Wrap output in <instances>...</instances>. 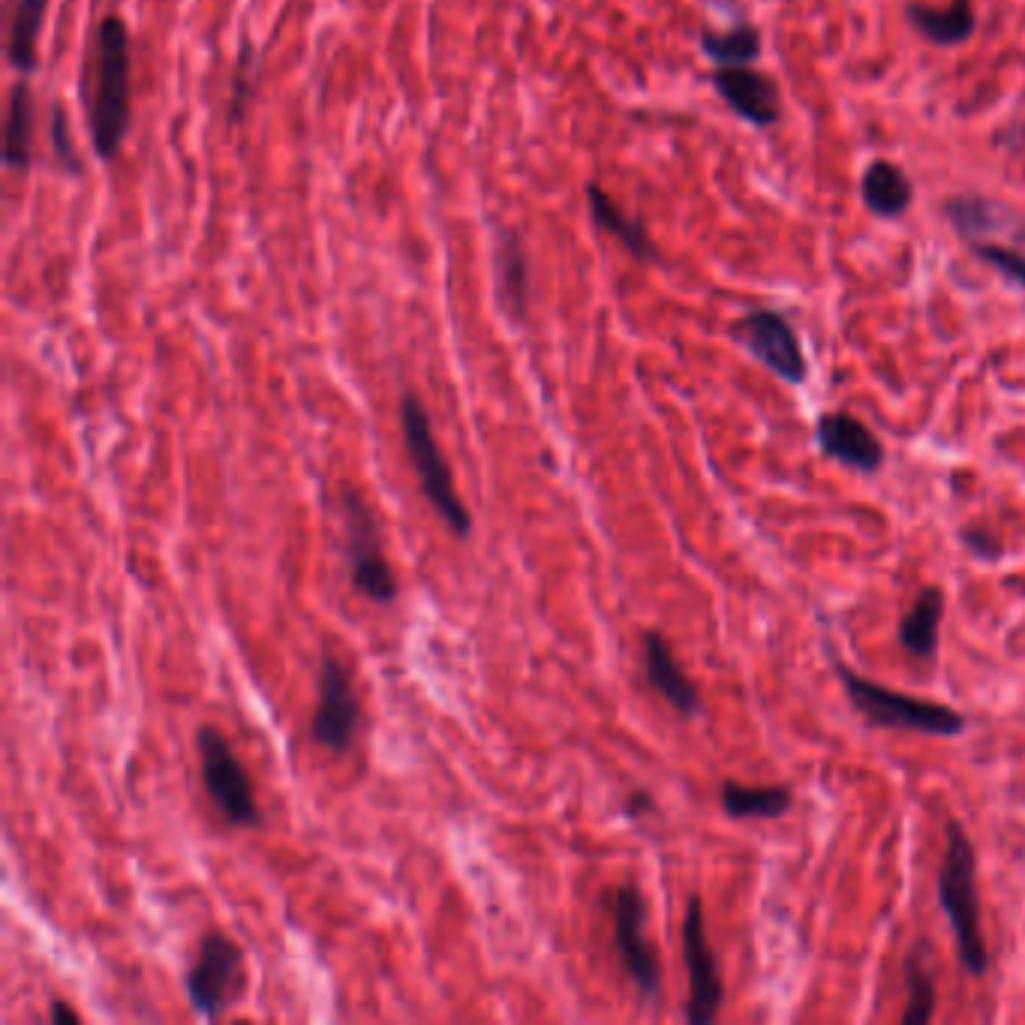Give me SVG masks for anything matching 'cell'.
<instances>
[{"label":"cell","instance_id":"7a4b0ae2","mask_svg":"<svg viewBox=\"0 0 1025 1025\" xmlns=\"http://www.w3.org/2000/svg\"><path fill=\"white\" fill-rule=\"evenodd\" d=\"M397 415H400L403 448H406V457L415 469V478H418L424 499L430 502V508L445 521V527L457 539H466L472 533V515H469V508L463 505V499L454 487V475H451V466H448V460L436 442L427 406L421 403V397L415 391H403Z\"/></svg>","mask_w":1025,"mask_h":1025},{"label":"cell","instance_id":"30bf717a","mask_svg":"<svg viewBox=\"0 0 1025 1025\" xmlns=\"http://www.w3.org/2000/svg\"><path fill=\"white\" fill-rule=\"evenodd\" d=\"M683 962L689 974V1001H686V1019L692 1025H707L719 1016L722 998H725V983L719 974L716 953L707 938V923H704V905L701 896L689 899L686 920H683Z\"/></svg>","mask_w":1025,"mask_h":1025},{"label":"cell","instance_id":"3957f363","mask_svg":"<svg viewBox=\"0 0 1025 1025\" xmlns=\"http://www.w3.org/2000/svg\"><path fill=\"white\" fill-rule=\"evenodd\" d=\"M974 845L965 836L959 821L947 824V848L938 869V902L950 920L956 935V950L971 977H983L989 965L983 926H980V899L974 881Z\"/></svg>","mask_w":1025,"mask_h":1025},{"label":"cell","instance_id":"6da1fadb","mask_svg":"<svg viewBox=\"0 0 1025 1025\" xmlns=\"http://www.w3.org/2000/svg\"><path fill=\"white\" fill-rule=\"evenodd\" d=\"M91 82V145L103 163H112L121 154L133 121V40L121 16H103L94 31Z\"/></svg>","mask_w":1025,"mask_h":1025},{"label":"cell","instance_id":"44dd1931","mask_svg":"<svg viewBox=\"0 0 1025 1025\" xmlns=\"http://www.w3.org/2000/svg\"><path fill=\"white\" fill-rule=\"evenodd\" d=\"M46 10H49V0H19L16 4L7 55H10V64L19 70V76H34V70L40 64L37 49H40Z\"/></svg>","mask_w":1025,"mask_h":1025},{"label":"cell","instance_id":"f546056e","mask_svg":"<svg viewBox=\"0 0 1025 1025\" xmlns=\"http://www.w3.org/2000/svg\"><path fill=\"white\" fill-rule=\"evenodd\" d=\"M626 809H629V815H641V812L650 809V797L638 791V794H632V800L626 803Z\"/></svg>","mask_w":1025,"mask_h":1025},{"label":"cell","instance_id":"5b68a950","mask_svg":"<svg viewBox=\"0 0 1025 1025\" xmlns=\"http://www.w3.org/2000/svg\"><path fill=\"white\" fill-rule=\"evenodd\" d=\"M340 521H343V554L349 563V584L358 596L391 605L397 599V575L382 548V530L367 505L364 493L352 484L340 487Z\"/></svg>","mask_w":1025,"mask_h":1025},{"label":"cell","instance_id":"4fadbf2b","mask_svg":"<svg viewBox=\"0 0 1025 1025\" xmlns=\"http://www.w3.org/2000/svg\"><path fill=\"white\" fill-rule=\"evenodd\" d=\"M719 97L752 127H773L782 115L779 88L770 76L749 67H719L710 76Z\"/></svg>","mask_w":1025,"mask_h":1025},{"label":"cell","instance_id":"f1b7e54d","mask_svg":"<svg viewBox=\"0 0 1025 1025\" xmlns=\"http://www.w3.org/2000/svg\"><path fill=\"white\" fill-rule=\"evenodd\" d=\"M962 539H965V542H968V548H971V551H977L980 557H986V551H983L986 545H998V539H995V536H983V530H977V527H974V530H965V533H962Z\"/></svg>","mask_w":1025,"mask_h":1025},{"label":"cell","instance_id":"e0dca14e","mask_svg":"<svg viewBox=\"0 0 1025 1025\" xmlns=\"http://www.w3.org/2000/svg\"><path fill=\"white\" fill-rule=\"evenodd\" d=\"M34 139H37V112L31 76H22L10 91V109L4 124V166L28 172L34 163Z\"/></svg>","mask_w":1025,"mask_h":1025},{"label":"cell","instance_id":"ffe728a7","mask_svg":"<svg viewBox=\"0 0 1025 1025\" xmlns=\"http://www.w3.org/2000/svg\"><path fill=\"white\" fill-rule=\"evenodd\" d=\"M863 202L866 208L881 217V220H893L899 214L908 211L911 205V196H914V187L908 181V175L890 163V160H875L869 163V169L863 172Z\"/></svg>","mask_w":1025,"mask_h":1025},{"label":"cell","instance_id":"7c38bea8","mask_svg":"<svg viewBox=\"0 0 1025 1025\" xmlns=\"http://www.w3.org/2000/svg\"><path fill=\"white\" fill-rule=\"evenodd\" d=\"M815 439H818V448L842 466H851L860 472H878L884 466L881 439L860 418L848 412L821 415L815 427Z\"/></svg>","mask_w":1025,"mask_h":1025},{"label":"cell","instance_id":"9a60e30c","mask_svg":"<svg viewBox=\"0 0 1025 1025\" xmlns=\"http://www.w3.org/2000/svg\"><path fill=\"white\" fill-rule=\"evenodd\" d=\"M496 292L511 322H524L530 313V256L515 229H502L496 241Z\"/></svg>","mask_w":1025,"mask_h":1025},{"label":"cell","instance_id":"7402d4cb","mask_svg":"<svg viewBox=\"0 0 1025 1025\" xmlns=\"http://www.w3.org/2000/svg\"><path fill=\"white\" fill-rule=\"evenodd\" d=\"M794 797L785 785H767V788H749L734 779L722 782V809L737 818H779L791 809Z\"/></svg>","mask_w":1025,"mask_h":1025},{"label":"cell","instance_id":"4316f807","mask_svg":"<svg viewBox=\"0 0 1025 1025\" xmlns=\"http://www.w3.org/2000/svg\"><path fill=\"white\" fill-rule=\"evenodd\" d=\"M52 148H55V157L58 163L64 166L67 175H82V163H79V154H76V145H73V136H70V124H67V115H64V106L55 103L52 106Z\"/></svg>","mask_w":1025,"mask_h":1025},{"label":"cell","instance_id":"d4e9b609","mask_svg":"<svg viewBox=\"0 0 1025 1025\" xmlns=\"http://www.w3.org/2000/svg\"><path fill=\"white\" fill-rule=\"evenodd\" d=\"M971 250L989 265L995 268L1001 277H1007L1010 283L1022 286L1025 289V256L1004 247V244H983V241H971Z\"/></svg>","mask_w":1025,"mask_h":1025},{"label":"cell","instance_id":"2e32d148","mask_svg":"<svg viewBox=\"0 0 1025 1025\" xmlns=\"http://www.w3.org/2000/svg\"><path fill=\"white\" fill-rule=\"evenodd\" d=\"M587 205H590L593 223L602 232H608L611 238H617L635 259H641V262H656L659 259V250H656L647 226L638 217H629L602 184H596V181L587 184Z\"/></svg>","mask_w":1025,"mask_h":1025},{"label":"cell","instance_id":"8fae6325","mask_svg":"<svg viewBox=\"0 0 1025 1025\" xmlns=\"http://www.w3.org/2000/svg\"><path fill=\"white\" fill-rule=\"evenodd\" d=\"M734 340L746 346L752 358H758L770 373L791 385L806 382V355L800 349V340L791 328V322L776 310H752L731 328Z\"/></svg>","mask_w":1025,"mask_h":1025},{"label":"cell","instance_id":"ba28073f","mask_svg":"<svg viewBox=\"0 0 1025 1025\" xmlns=\"http://www.w3.org/2000/svg\"><path fill=\"white\" fill-rule=\"evenodd\" d=\"M244 950L220 929H208L187 971V998L202 1019H220L238 995Z\"/></svg>","mask_w":1025,"mask_h":1025},{"label":"cell","instance_id":"ac0fdd59","mask_svg":"<svg viewBox=\"0 0 1025 1025\" xmlns=\"http://www.w3.org/2000/svg\"><path fill=\"white\" fill-rule=\"evenodd\" d=\"M905 16L911 28L935 46H962L977 28L971 0H953L947 7L908 4Z\"/></svg>","mask_w":1025,"mask_h":1025},{"label":"cell","instance_id":"484cf974","mask_svg":"<svg viewBox=\"0 0 1025 1025\" xmlns=\"http://www.w3.org/2000/svg\"><path fill=\"white\" fill-rule=\"evenodd\" d=\"M250 64H253V55L250 49L241 52L238 58V70H235V79H232V103H229V115H226V127L235 130L244 115H247V106L253 100V73H250Z\"/></svg>","mask_w":1025,"mask_h":1025},{"label":"cell","instance_id":"83f0119b","mask_svg":"<svg viewBox=\"0 0 1025 1025\" xmlns=\"http://www.w3.org/2000/svg\"><path fill=\"white\" fill-rule=\"evenodd\" d=\"M79 1010L73 1004H67L64 998H55L52 1001V1010H49V1022H79Z\"/></svg>","mask_w":1025,"mask_h":1025},{"label":"cell","instance_id":"9c48e42d","mask_svg":"<svg viewBox=\"0 0 1025 1025\" xmlns=\"http://www.w3.org/2000/svg\"><path fill=\"white\" fill-rule=\"evenodd\" d=\"M611 926L626 974L647 1001H656L662 992V965L647 938V899L638 884L626 881L611 893Z\"/></svg>","mask_w":1025,"mask_h":1025},{"label":"cell","instance_id":"277c9868","mask_svg":"<svg viewBox=\"0 0 1025 1025\" xmlns=\"http://www.w3.org/2000/svg\"><path fill=\"white\" fill-rule=\"evenodd\" d=\"M836 674L845 686V695L851 707L878 728H893V731H917V734H932V737H956L965 731V716L947 704H935L926 698L902 695L893 692L875 680H866L854 674L848 665H836Z\"/></svg>","mask_w":1025,"mask_h":1025},{"label":"cell","instance_id":"8992f818","mask_svg":"<svg viewBox=\"0 0 1025 1025\" xmlns=\"http://www.w3.org/2000/svg\"><path fill=\"white\" fill-rule=\"evenodd\" d=\"M196 752L202 767V785L214 809L223 815V821L232 827H259L262 812L253 794L250 773L235 755L226 734L220 728L202 725L196 731Z\"/></svg>","mask_w":1025,"mask_h":1025},{"label":"cell","instance_id":"5bb4252c","mask_svg":"<svg viewBox=\"0 0 1025 1025\" xmlns=\"http://www.w3.org/2000/svg\"><path fill=\"white\" fill-rule=\"evenodd\" d=\"M644 674L653 692H659L680 716L701 713V695L689 674L674 659L668 641L659 632H644Z\"/></svg>","mask_w":1025,"mask_h":1025},{"label":"cell","instance_id":"603a6c76","mask_svg":"<svg viewBox=\"0 0 1025 1025\" xmlns=\"http://www.w3.org/2000/svg\"><path fill=\"white\" fill-rule=\"evenodd\" d=\"M701 52L719 67H746L761 55V34L752 25H737L734 31L701 34Z\"/></svg>","mask_w":1025,"mask_h":1025},{"label":"cell","instance_id":"d6986e66","mask_svg":"<svg viewBox=\"0 0 1025 1025\" xmlns=\"http://www.w3.org/2000/svg\"><path fill=\"white\" fill-rule=\"evenodd\" d=\"M944 617V593L938 587H923L914 605L899 620V647L914 659H932L938 647V626Z\"/></svg>","mask_w":1025,"mask_h":1025},{"label":"cell","instance_id":"52a82bcc","mask_svg":"<svg viewBox=\"0 0 1025 1025\" xmlns=\"http://www.w3.org/2000/svg\"><path fill=\"white\" fill-rule=\"evenodd\" d=\"M316 695L319 698L310 719V740L331 755H346L358 740L361 701L352 686V671L328 647L319 650Z\"/></svg>","mask_w":1025,"mask_h":1025},{"label":"cell","instance_id":"cb8c5ba5","mask_svg":"<svg viewBox=\"0 0 1025 1025\" xmlns=\"http://www.w3.org/2000/svg\"><path fill=\"white\" fill-rule=\"evenodd\" d=\"M902 971H905V992H908L902 1025H926L935 1016V983H932V974L926 968V956L920 947L908 953Z\"/></svg>","mask_w":1025,"mask_h":1025}]
</instances>
